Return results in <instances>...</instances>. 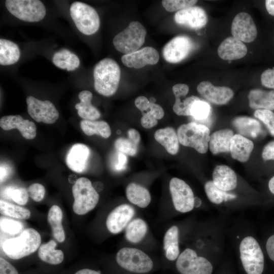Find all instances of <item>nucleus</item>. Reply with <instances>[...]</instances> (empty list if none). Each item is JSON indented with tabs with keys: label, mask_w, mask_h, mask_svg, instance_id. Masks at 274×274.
I'll return each instance as SVG.
<instances>
[{
	"label": "nucleus",
	"mask_w": 274,
	"mask_h": 274,
	"mask_svg": "<svg viewBox=\"0 0 274 274\" xmlns=\"http://www.w3.org/2000/svg\"><path fill=\"white\" fill-rule=\"evenodd\" d=\"M262 157L264 160H274V141L269 142L264 146Z\"/></svg>",
	"instance_id": "obj_53"
},
{
	"label": "nucleus",
	"mask_w": 274,
	"mask_h": 274,
	"mask_svg": "<svg viewBox=\"0 0 274 274\" xmlns=\"http://www.w3.org/2000/svg\"><path fill=\"white\" fill-rule=\"evenodd\" d=\"M232 124L239 134L247 138H256L263 132L260 123L251 117H236L233 120Z\"/></svg>",
	"instance_id": "obj_25"
},
{
	"label": "nucleus",
	"mask_w": 274,
	"mask_h": 274,
	"mask_svg": "<svg viewBox=\"0 0 274 274\" xmlns=\"http://www.w3.org/2000/svg\"><path fill=\"white\" fill-rule=\"evenodd\" d=\"M70 11L76 26L82 33L89 36L97 31L100 19L92 7L81 2H75L71 5Z\"/></svg>",
	"instance_id": "obj_6"
},
{
	"label": "nucleus",
	"mask_w": 274,
	"mask_h": 274,
	"mask_svg": "<svg viewBox=\"0 0 274 274\" xmlns=\"http://www.w3.org/2000/svg\"><path fill=\"white\" fill-rule=\"evenodd\" d=\"M148 226L146 222L140 218L133 219L126 227L125 237L132 243H138L146 235Z\"/></svg>",
	"instance_id": "obj_36"
},
{
	"label": "nucleus",
	"mask_w": 274,
	"mask_h": 274,
	"mask_svg": "<svg viewBox=\"0 0 274 274\" xmlns=\"http://www.w3.org/2000/svg\"><path fill=\"white\" fill-rule=\"evenodd\" d=\"M197 2L194 0H163L161 4L167 11L173 12L193 6Z\"/></svg>",
	"instance_id": "obj_43"
},
{
	"label": "nucleus",
	"mask_w": 274,
	"mask_h": 274,
	"mask_svg": "<svg viewBox=\"0 0 274 274\" xmlns=\"http://www.w3.org/2000/svg\"><path fill=\"white\" fill-rule=\"evenodd\" d=\"M126 195L130 202L142 208H146L151 199L149 191L145 187L135 183H130L127 185Z\"/></svg>",
	"instance_id": "obj_29"
},
{
	"label": "nucleus",
	"mask_w": 274,
	"mask_h": 274,
	"mask_svg": "<svg viewBox=\"0 0 274 274\" xmlns=\"http://www.w3.org/2000/svg\"><path fill=\"white\" fill-rule=\"evenodd\" d=\"M254 148V144L249 139L236 134L231 140L230 152L232 158L241 162L247 161Z\"/></svg>",
	"instance_id": "obj_23"
},
{
	"label": "nucleus",
	"mask_w": 274,
	"mask_h": 274,
	"mask_svg": "<svg viewBox=\"0 0 274 274\" xmlns=\"http://www.w3.org/2000/svg\"><path fill=\"white\" fill-rule=\"evenodd\" d=\"M127 162L126 156L124 154L119 152L118 156V163L116 165V169L119 170L123 169L126 165Z\"/></svg>",
	"instance_id": "obj_57"
},
{
	"label": "nucleus",
	"mask_w": 274,
	"mask_h": 274,
	"mask_svg": "<svg viewBox=\"0 0 274 274\" xmlns=\"http://www.w3.org/2000/svg\"><path fill=\"white\" fill-rule=\"evenodd\" d=\"M190 116L196 121H203L211 115V108L206 101L199 99L193 102L190 109Z\"/></svg>",
	"instance_id": "obj_39"
},
{
	"label": "nucleus",
	"mask_w": 274,
	"mask_h": 274,
	"mask_svg": "<svg viewBox=\"0 0 274 274\" xmlns=\"http://www.w3.org/2000/svg\"><path fill=\"white\" fill-rule=\"evenodd\" d=\"M194 47V42L189 37L184 35L178 36L164 46L163 57L169 63H178L186 58Z\"/></svg>",
	"instance_id": "obj_13"
},
{
	"label": "nucleus",
	"mask_w": 274,
	"mask_h": 274,
	"mask_svg": "<svg viewBox=\"0 0 274 274\" xmlns=\"http://www.w3.org/2000/svg\"><path fill=\"white\" fill-rule=\"evenodd\" d=\"M27 191L29 196L35 201H41L45 196V189L44 186L39 183H33L30 185Z\"/></svg>",
	"instance_id": "obj_46"
},
{
	"label": "nucleus",
	"mask_w": 274,
	"mask_h": 274,
	"mask_svg": "<svg viewBox=\"0 0 274 274\" xmlns=\"http://www.w3.org/2000/svg\"><path fill=\"white\" fill-rule=\"evenodd\" d=\"M80 102L75 105L78 115L85 120H95L100 117V113L91 104L92 93L89 90L81 91L78 95Z\"/></svg>",
	"instance_id": "obj_28"
},
{
	"label": "nucleus",
	"mask_w": 274,
	"mask_h": 274,
	"mask_svg": "<svg viewBox=\"0 0 274 274\" xmlns=\"http://www.w3.org/2000/svg\"><path fill=\"white\" fill-rule=\"evenodd\" d=\"M0 274H18L16 269L8 261L0 258Z\"/></svg>",
	"instance_id": "obj_49"
},
{
	"label": "nucleus",
	"mask_w": 274,
	"mask_h": 274,
	"mask_svg": "<svg viewBox=\"0 0 274 274\" xmlns=\"http://www.w3.org/2000/svg\"><path fill=\"white\" fill-rule=\"evenodd\" d=\"M116 260L123 268L138 273L149 272L153 266V261L147 254L133 248L121 249L116 254Z\"/></svg>",
	"instance_id": "obj_8"
},
{
	"label": "nucleus",
	"mask_w": 274,
	"mask_h": 274,
	"mask_svg": "<svg viewBox=\"0 0 274 274\" xmlns=\"http://www.w3.org/2000/svg\"><path fill=\"white\" fill-rule=\"evenodd\" d=\"M201 204V200L197 197H194V205L195 207H199Z\"/></svg>",
	"instance_id": "obj_61"
},
{
	"label": "nucleus",
	"mask_w": 274,
	"mask_h": 274,
	"mask_svg": "<svg viewBox=\"0 0 274 274\" xmlns=\"http://www.w3.org/2000/svg\"><path fill=\"white\" fill-rule=\"evenodd\" d=\"M5 5L12 15L26 22L40 21L46 14L45 6L39 0H7Z\"/></svg>",
	"instance_id": "obj_9"
},
{
	"label": "nucleus",
	"mask_w": 274,
	"mask_h": 274,
	"mask_svg": "<svg viewBox=\"0 0 274 274\" xmlns=\"http://www.w3.org/2000/svg\"><path fill=\"white\" fill-rule=\"evenodd\" d=\"M0 212L3 215L19 219H27L31 214L28 209L2 199L0 200Z\"/></svg>",
	"instance_id": "obj_38"
},
{
	"label": "nucleus",
	"mask_w": 274,
	"mask_h": 274,
	"mask_svg": "<svg viewBox=\"0 0 274 274\" xmlns=\"http://www.w3.org/2000/svg\"><path fill=\"white\" fill-rule=\"evenodd\" d=\"M200 99L196 96H191L181 100L179 98H176L173 106V111L179 116H190V109L194 101Z\"/></svg>",
	"instance_id": "obj_41"
},
{
	"label": "nucleus",
	"mask_w": 274,
	"mask_h": 274,
	"mask_svg": "<svg viewBox=\"0 0 274 274\" xmlns=\"http://www.w3.org/2000/svg\"><path fill=\"white\" fill-rule=\"evenodd\" d=\"M150 103L149 109L145 113H148L156 120L162 119L164 115V112L162 108L158 104L151 102Z\"/></svg>",
	"instance_id": "obj_48"
},
{
	"label": "nucleus",
	"mask_w": 274,
	"mask_h": 274,
	"mask_svg": "<svg viewBox=\"0 0 274 274\" xmlns=\"http://www.w3.org/2000/svg\"><path fill=\"white\" fill-rule=\"evenodd\" d=\"M0 224L4 232L12 235L20 232L23 229V225L21 222L12 219L1 218Z\"/></svg>",
	"instance_id": "obj_45"
},
{
	"label": "nucleus",
	"mask_w": 274,
	"mask_h": 274,
	"mask_svg": "<svg viewBox=\"0 0 274 274\" xmlns=\"http://www.w3.org/2000/svg\"><path fill=\"white\" fill-rule=\"evenodd\" d=\"M254 116L264 124L270 134L274 136V113L268 110L259 109L255 111Z\"/></svg>",
	"instance_id": "obj_44"
},
{
	"label": "nucleus",
	"mask_w": 274,
	"mask_h": 274,
	"mask_svg": "<svg viewBox=\"0 0 274 274\" xmlns=\"http://www.w3.org/2000/svg\"><path fill=\"white\" fill-rule=\"evenodd\" d=\"M56 243L53 239L41 245L38 253L40 259L52 265L61 263L64 259V254L61 250L56 249Z\"/></svg>",
	"instance_id": "obj_31"
},
{
	"label": "nucleus",
	"mask_w": 274,
	"mask_h": 274,
	"mask_svg": "<svg viewBox=\"0 0 274 274\" xmlns=\"http://www.w3.org/2000/svg\"><path fill=\"white\" fill-rule=\"evenodd\" d=\"M266 248L269 258L274 261V234L268 238L266 244Z\"/></svg>",
	"instance_id": "obj_55"
},
{
	"label": "nucleus",
	"mask_w": 274,
	"mask_h": 274,
	"mask_svg": "<svg viewBox=\"0 0 274 274\" xmlns=\"http://www.w3.org/2000/svg\"><path fill=\"white\" fill-rule=\"evenodd\" d=\"M80 126L83 132L88 136L96 134L105 139H107L111 134L110 125L104 121L83 119L80 121Z\"/></svg>",
	"instance_id": "obj_35"
},
{
	"label": "nucleus",
	"mask_w": 274,
	"mask_h": 274,
	"mask_svg": "<svg viewBox=\"0 0 274 274\" xmlns=\"http://www.w3.org/2000/svg\"><path fill=\"white\" fill-rule=\"evenodd\" d=\"M115 149L119 152L132 156L138 151V145L134 144L128 138H119L114 142Z\"/></svg>",
	"instance_id": "obj_42"
},
{
	"label": "nucleus",
	"mask_w": 274,
	"mask_h": 274,
	"mask_svg": "<svg viewBox=\"0 0 274 274\" xmlns=\"http://www.w3.org/2000/svg\"><path fill=\"white\" fill-rule=\"evenodd\" d=\"M20 51L18 45L13 42L0 39V64L9 65L16 63L19 59Z\"/></svg>",
	"instance_id": "obj_32"
},
{
	"label": "nucleus",
	"mask_w": 274,
	"mask_h": 274,
	"mask_svg": "<svg viewBox=\"0 0 274 274\" xmlns=\"http://www.w3.org/2000/svg\"><path fill=\"white\" fill-rule=\"evenodd\" d=\"M150 104L149 100L144 96H138L134 100L135 107L142 113H145L149 109Z\"/></svg>",
	"instance_id": "obj_52"
},
{
	"label": "nucleus",
	"mask_w": 274,
	"mask_h": 274,
	"mask_svg": "<svg viewBox=\"0 0 274 274\" xmlns=\"http://www.w3.org/2000/svg\"><path fill=\"white\" fill-rule=\"evenodd\" d=\"M163 248L168 260L173 261L179 257V229L176 226L171 227L166 232L163 239Z\"/></svg>",
	"instance_id": "obj_33"
},
{
	"label": "nucleus",
	"mask_w": 274,
	"mask_h": 274,
	"mask_svg": "<svg viewBox=\"0 0 274 274\" xmlns=\"http://www.w3.org/2000/svg\"><path fill=\"white\" fill-rule=\"evenodd\" d=\"M159 55L152 47H145L134 52L123 55L121 61L124 65L131 68H141L147 65L158 63Z\"/></svg>",
	"instance_id": "obj_16"
},
{
	"label": "nucleus",
	"mask_w": 274,
	"mask_h": 274,
	"mask_svg": "<svg viewBox=\"0 0 274 274\" xmlns=\"http://www.w3.org/2000/svg\"><path fill=\"white\" fill-rule=\"evenodd\" d=\"M155 140L171 155H176L179 150L177 133L173 127H166L157 130L154 135Z\"/></svg>",
	"instance_id": "obj_27"
},
{
	"label": "nucleus",
	"mask_w": 274,
	"mask_h": 274,
	"mask_svg": "<svg viewBox=\"0 0 274 274\" xmlns=\"http://www.w3.org/2000/svg\"><path fill=\"white\" fill-rule=\"evenodd\" d=\"M127 134L128 139L138 146L141 141V135L139 132L134 128H130L127 131Z\"/></svg>",
	"instance_id": "obj_54"
},
{
	"label": "nucleus",
	"mask_w": 274,
	"mask_h": 274,
	"mask_svg": "<svg viewBox=\"0 0 274 274\" xmlns=\"http://www.w3.org/2000/svg\"><path fill=\"white\" fill-rule=\"evenodd\" d=\"M75 274H101L99 272L87 268L81 269L77 271Z\"/></svg>",
	"instance_id": "obj_59"
},
{
	"label": "nucleus",
	"mask_w": 274,
	"mask_h": 274,
	"mask_svg": "<svg viewBox=\"0 0 274 274\" xmlns=\"http://www.w3.org/2000/svg\"><path fill=\"white\" fill-rule=\"evenodd\" d=\"M53 64L58 68L72 71L78 68L80 64L79 57L66 49L55 52L52 57Z\"/></svg>",
	"instance_id": "obj_34"
},
{
	"label": "nucleus",
	"mask_w": 274,
	"mask_h": 274,
	"mask_svg": "<svg viewBox=\"0 0 274 274\" xmlns=\"http://www.w3.org/2000/svg\"><path fill=\"white\" fill-rule=\"evenodd\" d=\"M213 182L219 189L227 192L235 189L237 185L235 173L225 165L217 166L213 172Z\"/></svg>",
	"instance_id": "obj_22"
},
{
	"label": "nucleus",
	"mask_w": 274,
	"mask_h": 274,
	"mask_svg": "<svg viewBox=\"0 0 274 274\" xmlns=\"http://www.w3.org/2000/svg\"><path fill=\"white\" fill-rule=\"evenodd\" d=\"M169 188L173 204L177 211L181 213H187L193 209V192L185 181L177 178H173L169 182Z\"/></svg>",
	"instance_id": "obj_11"
},
{
	"label": "nucleus",
	"mask_w": 274,
	"mask_h": 274,
	"mask_svg": "<svg viewBox=\"0 0 274 274\" xmlns=\"http://www.w3.org/2000/svg\"><path fill=\"white\" fill-rule=\"evenodd\" d=\"M26 101L28 114L38 122L53 124L59 118L58 110L49 100H41L32 96H28Z\"/></svg>",
	"instance_id": "obj_12"
},
{
	"label": "nucleus",
	"mask_w": 274,
	"mask_h": 274,
	"mask_svg": "<svg viewBox=\"0 0 274 274\" xmlns=\"http://www.w3.org/2000/svg\"><path fill=\"white\" fill-rule=\"evenodd\" d=\"M146 34V29L141 23L132 21L126 28L114 37L113 43L119 52L124 54H129L142 46Z\"/></svg>",
	"instance_id": "obj_5"
},
{
	"label": "nucleus",
	"mask_w": 274,
	"mask_h": 274,
	"mask_svg": "<svg viewBox=\"0 0 274 274\" xmlns=\"http://www.w3.org/2000/svg\"><path fill=\"white\" fill-rule=\"evenodd\" d=\"M248 98L249 106L253 109L274 110V90L254 89L249 92Z\"/></svg>",
	"instance_id": "obj_24"
},
{
	"label": "nucleus",
	"mask_w": 274,
	"mask_h": 274,
	"mask_svg": "<svg viewBox=\"0 0 274 274\" xmlns=\"http://www.w3.org/2000/svg\"><path fill=\"white\" fill-rule=\"evenodd\" d=\"M174 20L180 25L198 29L207 24L208 16L201 7L192 6L177 11L175 14Z\"/></svg>",
	"instance_id": "obj_15"
},
{
	"label": "nucleus",
	"mask_w": 274,
	"mask_h": 274,
	"mask_svg": "<svg viewBox=\"0 0 274 274\" xmlns=\"http://www.w3.org/2000/svg\"><path fill=\"white\" fill-rule=\"evenodd\" d=\"M240 258L247 274H262L264 269V256L262 250L252 236L245 237L239 245Z\"/></svg>",
	"instance_id": "obj_7"
},
{
	"label": "nucleus",
	"mask_w": 274,
	"mask_h": 274,
	"mask_svg": "<svg viewBox=\"0 0 274 274\" xmlns=\"http://www.w3.org/2000/svg\"><path fill=\"white\" fill-rule=\"evenodd\" d=\"M72 190L74 198L73 210L77 215H84L92 210L99 201L98 193L86 178H79L74 184Z\"/></svg>",
	"instance_id": "obj_4"
},
{
	"label": "nucleus",
	"mask_w": 274,
	"mask_h": 274,
	"mask_svg": "<svg viewBox=\"0 0 274 274\" xmlns=\"http://www.w3.org/2000/svg\"><path fill=\"white\" fill-rule=\"evenodd\" d=\"M3 195L20 205L27 203L29 197L27 190L21 187H7L3 191Z\"/></svg>",
	"instance_id": "obj_40"
},
{
	"label": "nucleus",
	"mask_w": 274,
	"mask_h": 274,
	"mask_svg": "<svg viewBox=\"0 0 274 274\" xmlns=\"http://www.w3.org/2000/svg\"><path fill=\"white\" fill-rule=\"evenodd\" d=\"M247 50L246 46L243 42L233 37H229L220 44L217 51L221 58L231 61L244 57Z\"/></svg>",
	"instance_id": "obj_21"
},
{
	"label": "nucleus",
	"mask_w": 274,
	"mask_h": 274,
	"mask_svg": "<svg viewBox=\"0 0 274 274\" xmlns=\"http://www.w3.org/2000/svg\"><path fill=\"white\" fill-rule=\"evenodd\" d=\"M90 151L85 144L77 143L68 151L65 158L67 167L72 170L81 173L87 168Z\"/></svg>",
	"instance_id": "obj_20"
},
{
	"label": "nucleus",
	"mask_w": 274,
	"mask_h": 274,
	"mask_svg": "<svg viewBox=\"0 0 274 274\" xmlns=\"http://www.w3.org/2000/svg\"><path fill=\"white\" fill-rule=\"evenodd\" d=\"M1 176L0 181L1 183L4 182L10 175L11 169L9 166L7 164H1L0 167Z\"/></svg>",
	"instance_id": "obj_56"
},
{
	"label": "nucleus",
	"mask_w": 274,
	"mask_h": 274,
	"mask_svg": "<svg viewBox=\"0 0 274 274\" xmlns=\"http://www.w3.org/2000/svg\"><path fill=\"white\" fill-rule=\"evenodd\" d=\"M177 133L183 146L193 148L201 154L207 152L210 131L206 125L194 122L183 124L178 127Z\"/></svg>",
	"instance_id": "obj_3"
},
{
	"label": "nucleus",
	"mask_w": 274,
	"mask_h": 274,
	"mask_svg": "<svg viewBox=\"0 0 274 274\" xmlns=\"http://www.w3.org/2000/svg\"><path fill=\"white\" fill-rule=\"evenodd\" d=\"M234 135L230 129H223L213 132L210 136L209 147L211 152L216 155L230 152L231 140Z\"/></svg>",
	"instance_id": "obj_26"
},
{
	"label": "nucleus",
	"mask_w": 274,
	"mask_h": 274,
	"mask_svg": "<svg viewBox=\"0 0 274 274\" xmlns=\"http://www.w3.org/2000/svg\"><path fill=\"white\" fill-rule=\"evenodd\" d=\"M176 267L181 274H212L213 266L206 258L196 252L186 249L178 257Z\"/></svg>",
	"instance_id": "obj_10"
},
{
	"label": "nucleus",
	"mask_w": 274,
	"mask_h": 274,
	"mask_svg": "<svg viewBox=\"0 0 274 274\" xmlns=\"http://www.w3.org/2000/svg\"><path fill=\"white\" fill-rule=\"evenodd\" d=\"M62 218L63 214L60 208L57 205L52 206L48 213L47 221L54 237L59 243L63 242L65 238L62 225Z\"/></svg>",
	"instance_id": "obj_30"
},
{
	"label": "nucleus",
	"mask_w": 274,
	"mask_h": 274,
	"mask_svg": "<svg viewBox=\"0 0 274 274\" xmlns=\"http://www.w3.org/2000/svg\"><path fill=\"white\" fill-rule=\"evenodd\" d=\"M268 187L270 192L274 194V176L269 180L268 182Z\"/></svg>",
	"instance_id": "obj_60"
},
{
	"label": "nucleus",
	"mask_w": 274,
	"mask_h": 274,
	"mask_svg": "<svg viewBox=\"0 0 274 274\" xmlns=\"http://www.w3.org/2000/svg\"><path fill=\"white\" fill-rule=\"evenodd\" d=\"M41 243L39 233L28 228L23 230L19 236L6 240L3 244V249L9 258L20 259L36 252Z\"/></svg>",
	"instance_id": "obj_2"
},
{
	"label": "nucleus",
	"mask_w": 274,
	"mask_h": 274,
	"mask_svg": "<svg viewBox=\"0 0 274 274\" xmlns=\"http://www.w3.org/2000/svg\"><path fill=\"white\" fill-rule=\"evenodd\" d=\"M172 89L175 97L179 98L185 97L189 90L188 86L183 83L175 84L173 86Z\"/></svg>",
	"instance_id": "obj_51"
},
{
	"label": "nucleus",
	"mask_w": 274,
	"mask_h": 274,
	"mask_svg": "<svg viewBox=\"0 0 274 274\" xmlns=\"http://www.w3.org/2000/svg\"><path fill=\"white\" fill-rule=\"evenodd\" d=\"M143 116L141 119V124L145 128H151L158 123V120L149 115L147 113L142 114Z\"/></svg>",
	"instance_id": "obj_50"
},
{
	"label": "nucleus",
	"mask_w": 274,
	"mask_h": 274,
	"mask_svg": "<svg viewBox=\"0 0 274 274\" xmlns=\"http://www.w3.org/2000/svg\"><path fill=\"white\" fill-rule=\"evenodd\" d=\"M232 37L243 43H251L257 35V30L251 16L247 13H238L233 18L231 26Z\"/></svg>",
	"instance_id": "obj_14"
},
{
	"label": "nucleus",
	"mask_w": 274,
	"mask_h": 274,
	"mask_svg": "<svg viewBox=\"0 0 274 274\" xmlns=\"http://www.w3.org/2000/svg\"><path fill=\"white\" fill-rule=\"evenodd\" d=\"M134 213V209L129 204L118 206L109 213L107 218V229L113 234L120 232L129 224Z\"/></svg>",
	"instance_id": "obj_17"
},
{
	"label": "nucleus",
	"mask_w": 274,
	"mask_h": 274,
	"mask_svg": "<svg viewBox=\"0 0 274 274\" xmlns=\"http://www.w3.org/2000/svg\"><path fill=\"white\" fill-rule=\"evenodd\" d=\"M204 190L209 200L215 204H220L223 201H227L235 199L236 195L223 191L216 186L213 181H208L204 185Z\"/></svg>",
	"instance_id": "obj_37"
},
{
	"label": "nucleus",
	"mask_w": 274,
	"mask_h": 274,
	"mask_svg": "<svg viewBox=\"0 0 274 274\" xmlns=\"http://www.w3.org/2000/svg\"><path fill=\"white\" fill-rule=\"evenodd\" d=\"M265 7L268 13L274 16V0L265 1Z\"/></svg>",
	"instance_id": "obj_58"
},
{
	"label": "nucleus",
	"mask_w": 274,
	"mask_h": 274,
	"mask_svg": "<svg viewBox=\"0 0 274 274\" xmlns=\"http://www.w3.org/2000/svg\"><path fill=\"white\" fill-rule=\"evenodd\" d=\"M198 92L205 99L217 105L228 103L233 97V90L225 86H215L211 82L204 81L197 86Z\"/></svg>",
	"instance_id": "obj_18"
},
{
	"label": "nucleus",
	"mask_w": 274,
	"mask_h": 274,
	"mask_svg": "<svg viewBox=\"0 0 274 274\" xmlns=\"http://www.w3.org/2000/svg\"><path fill=\"white\" fill-rule=\"evenodd\" d=\"M0 126L2 129L10 130L17 129L25 139L32 140L37 134L35 124L27 119H24L20 115H8L0 119Z\"/></svg>",
	"instance_id": "obj_19"
},
{
	"label": "nucleus",
	"mask_w": 274,
	"mask_h": 274,
	"mask_svg": "<svg viewBox=\"0 0 274 274\" xmlns=\"http://www.w3.org/2000/svg\"><path fill=\"white\" fill-rule=\"evenodd\" d=\"M260 80L263 86L274 89V67L263 71L261 75Z\"/></svg>",
	"instance_id": "obj_47"
},
{
	"label": "nucleus",
	"mask_w": 274,
	"mask_h": 274,
	"mask_svg": "<svg viewBox=\"0 0 274 274\" xmlns=\"http://www.w3.org/2000/svg\"><path fill=\"white\" fill-rule=\"evenodd\" d=\"M121 77L118 63L113 59L104 58L94 66V87L97 92L105 96H111L117 91Z\"/></svg>",
	"instance_id": "obj_1"
}]
</instances>
